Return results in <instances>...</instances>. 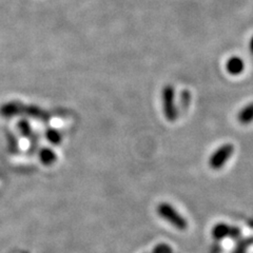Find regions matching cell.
<instances>
[{
  "label": "cell",
  "mask_w": 253,
  "mask_h": 253,
  "mask_svg": "<svg viewBox=\"0 0 253 253\" xmlns=\"http://www.w3.org/2000/svg\"><path fill=\"white\" fill-rule=\"evenodd\" d=\"M157 214L163 217L166 221H168L173 227H175L178 230H186L188 227L187 219L180 215L177 210L167 203H162L156 208Z\"/></svg>",
  "instance_id": "6da1fadb"
},
{
  "label": "cell",
  "mask_w": 253,
  "mask_h": 253,
  "mask_svg": "<svg viewBox=\"0 0 253 253\" xmlns=\"http://www.w3.org/2000/svg\"><path fill=\"white\" fill-rule=\"evenodd\" d=\"M234 152V147L231 144H225L217 148L209 157V166L213 170H219L230 160Z\"/></svg>",
  "instance_id": "7a4b0ae2"
},
{
  "label": "cell",
  "mask_w": 253,
  "mask_h": 253,
  "mask_svg": "<svg viewBox=\"0 0 253 253\" xmlns=\"http://www.w3.org/2000/svg\"><path fill=\"white\" fill-rule=\"evenodd\" d=\"M163 106L164 114L169 122L176 120V109L174 105V89L172 85H166L163 90Z\"/></svg>",
  "instance_id": "3957f363"
},
{
  "label": "cell",
  "mask_w": 253,
  "mask_h": 253,
  "mask_svg": "<svg viewBox=\"0 0 253 253\" xmlns=\"http://www.w3.org/2000/svg\"><path fill=\"white\" fill-rule=\"evenodd\" d=\"M239 233L240 231L237 230L236 228L229 226L225 223L216 224L214 228L212 229V235L216 240H221V239H225V237H230V236L234 237Z\"/></svg>",
  "instance_id": "277c9868"
},
{
  "label": "cell",
  "mask_w": 253,
  "mask_h": 253,
  "mask_svg": "<svg viewBox=\"0 0 253 253\" xmlns=\"http://www.w3.org/2000/svg\"><path fill=\"white\" fill-rule=\"evenodd\" d=\"M245 69V63L239 56H232L226 62V70L231 75H240Z\"/></svg>",
  "instance_id": "5b68a950"
},
{
  "label": "cell",
  "mask_w": 253,
  "mask_h": 253,
  "mask_svg": "<svg viewBox=\"0 0 253 253\" xmlns=\"http://www.w3.org/2000/svg\"><path fill=\"white\" fill-rule=\"evenodd\" d=\"M237 121L242 125H249L253 122V102L244 107L239 114H237Z\"/></svg>",
  "instance_id": "8992f818"
},
{
  "label": "cell",
  "mask_w": 253,
  "mask_h": 253,
  "mask_svg": "<svg viewBox=\"0 0 253 253\" xmlns=\"http://www.w3.org/2000/svg\"><path fill=\"white\" fill-rule=\"evenodd\" d=\"M41 160L44 165H52L56 162V154L50 149H44L42 151Z\"/></svg>",
  "instance_id": "52a82bcc"
},
{
  "label": "cell",
  "mask_w": 253,
  "mask_h": 253,
  "mask_svg": "<svg viewBox=\"0 0 253 253\" xmlns=\"http://www.w3.org/2000/svg\"><path fill=\"white\" fill-rule=\"evenodd\" d=\"M46 136H47V138H49V140L54 142V144H58V142H60V140H61L60 134L57 133L56 131H53V130L47 132Z\"/></svg>",
  "instance_id": "ba28073f"
},
{
  "label": "cell",
  "mask_w": 253,
  "mask_h": 253,
  "mask_svg": "<svg viewBox=\"0 0 253 253\" xmlns=\"http://www.w3.org/2000/svg\"><path fill=\"white\" fill-rule=\"evenodd\" d=\"M153 253H172L171 248L166 244H160L154 248Z\"/></svg>",
  "instance_id": "9c48e42d"
},
{
  "label": "cell",
  "mask_w": 253,
  "mask_h": 253,
  "mask_svg": "<svg viewBox=\"0 0 253 253\" xmlns=\"http://www.w3.org/2000/svg\"><path fill=\"white\" fill-rule=\"evenodd\" d=\"M246 249H247L246 244L241 243L239 246H237V248L235 249L234 253H246Z\"/></svg>",
  "instance_id": "30bf717a"
},
{
  "label": "cell",
  "mask_w": 253,
  "mask_h": 253,
  "mask_svg": "<svg viewBox=\"0 0 253 253\" xmlns=\"http://www.w3.org/2000/svg\"><path fill=\"white\" fill-rule=\"evenodd\" d=\"M250 50H251V52L253 53V36L251 37V39H250Z\"/></svg>",
  "instance_id": "8fae6325"
}]
</instances>
